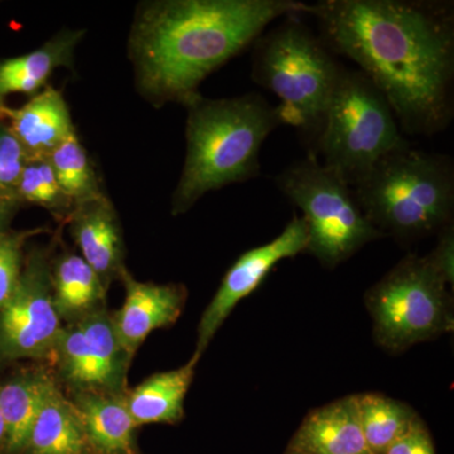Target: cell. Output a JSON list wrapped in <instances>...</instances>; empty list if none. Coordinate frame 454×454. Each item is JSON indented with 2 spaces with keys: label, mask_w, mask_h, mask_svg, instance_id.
Here are the masks:
<instances>
[{
  "label": "cell",
  "mask_w": 454,
  "mask_h": 454,
  "mask_svg": "<svg viewBox=\"0 0 454 454\" xmlns=\"http://www.w3.org/2000/svg\"><path fill=\"white\" fill-rule=\"evenodd\" d=\"M59 230L50 243L26 250L16 289L0 309V369L20 360L49 363L64 324L51 286V259Z\"/></svg>",
  "instance_id": "9c48e42d"
},
{
  "label": "cell",
  "mask_w": 454,
  "mask_h": 454,
  "mask_svg": "<svg viewBox=\"0 0 454 454\" xmlns=\"http://www.w3.org/2000/svg\"><path fill=\"white\" fill-rule=\"evenodd\" d=\"M0 121H7L28 160L49 158L76 131L64 95L51 86L18 109L0 106Z\"/></svg>",
  "instance_id": "5bb4252c"
},
{
  "label": "cell",
  "mask_w": 454,
  "mask_h": 454,
  "mask_svg": "<svg viewBox=\"0 0 454 454\" xmlns=\"http://www.w3.org/2000/svg\"><path fill=\"white\" fill-rule=\"evenodd\" d=\"M83 35L82 29H62L40 49L0 59V106L14 92L35 97L47 88L57 68H73L74 50Z\"/></svg>",
  "instance_id": "d6986e66"
},
{
  "label": "cell",
  "mask_w": 454,
  "mask_h": 454,
  "mask_svg": "<svg viewBox=\"0 0 454 454\" xmlns=\"http://www.w3.org/2000/svg\"><path fill=\"white\" fill-rule=\"evenodd\" d=\"M50 232L47 227L7 231L0 234V309L16 289L25 262L26 247L35 236Z\"/></svg>",
  "instance_id": "d4e9b609"
},
{
  "label": "cell",
  "mask_w": 454,
  "mask_h": 454,
  "mask_svg": "<svg viewBox=\"0 0 454 454\" xmlns=\"http://www.w3.org/2000/svg\"><path fill=\"white\" fill-rule=\"evenodd\" d=\"M51 286L57 315L64 325L107 307L106 284L82 256L73 250L57 252L56 247L51 259Z\"/></svg>",
  "instance_id": "ffe728a7"
},
{
  "label": "cell",
  "mask_w": 454,
  "mask_h": 454,
  "mask_svg": "<svg viewBox=\"0 0 454 454\" xmlns=\"http://www.w3.org/2000/svg\"><path fill=\"white\" fill-rule=\"evenodd\" d=\"M297 0H154L137 8L128 53L137 89L155 107L187 106L200 85L282 17L307 14Z\"/></svg>",
  "instance_id": "7a4b0ae2"
},
{
  "label": "cell",
  "mask_w": 454,
  "mask_h": 454,
  "mask_svg": "<svg viewBox=\"0 0 454 454\" xmlns=\"http://www.w3.org/2000/svg\"><path fill=\"white\" fill-rule=\"evenodd\" d=\"M47 363L22 366L0 382V414L7 432V452L20 454L38 411L56 384Z\"/></svg>",
  "instance_id": "e0dca14e"
},
{
  "label": "cell",
  "mask_w": 454,
  "mask_h": 454,
  "mask_svg": "<svg viewBox=\"0 0 454 454\" xmlns=\"http://www.w3.org/2000/svg\"><path fill=\"white\" fill-rule=\"evenodd\" d=\"M453 278L426 256L406 255L367 289L365 304L373 339L390 354L452 333Z\"/></svg>",
  "instance_id": "8992f818"
},
{
  "label": "cell",
  "mask_w": 454,
  "mask_h": 454,
  "mask_svg": "<svg viewBox=\"0 0 454 454\" xmlns=\"http://www.w3.org/2000/svg\"><path fill=\"white\" fill-rule=\"evenodd\" d=\"M7 452V432H5L4 420L0 414V454Z\"/></svg>",
  "instance_id": "f1b7e54d"
},
{
  "label": "cell",
  "mask_w": 454,
  "mask_h": 454,
  "mask_svg": "<svg viewBox=\"0 0 454 454\" xmlns=\"http://www.w3.org/2000/svg\"><path fill=\"white\" fill-rule=\"evenodd\" d=\"M22 206L18 200L0 199V234L9 230V225Z\"/></svg>",
  "instance_id": "83f0119b"
},
{
  "label": "cell",
  "mask_w": 454,
  "mask_h": 454,
  "mask_svg": "<svg viewBox=\"0 0 454 454\" xmlns=\"http://www.w3.org/2000/svg\"><path fill=\"white\" fill-rule=\"evenodd\" d=\"M284 454H301V453L294 452V450H288V448H286V452Z\"/></svg>",
  "instance_id": "f546056e"
},
{
  "label": "cell",
  "mask_w": 454,
  "mask_h": 454,
  "mask_svg": "<svg viewBox=\"0 0 454 454\" xmlns=\"http://www.w3.org/2000/svg\"><path fill=\"white\" fill-rule=\"evenodd\" d=\"M307 244L309 231L306 223L294 215L273 240L239 256L226 271L219 289L203 310L197 325L196 354L202 356L227 317L244 298L249 297L259 288L278 262L306 253Z\"/></svg>",
  "instance_id": "8fae6325"
},
{
  "label": "cell",
  "mask_w": 454,
  "mask_h": 454,
  "mask_svg": "<svg viewBox=\"0 0 454 454\" xmlns=\"http://www.w3.org/2000/svg\"><path fill=\"white\" fill-rule=\"evenodd\" d=\"M27 160L25 149L9 129L7 122L0 121V199L18 200V182Z\"/></svg>",
  "instance_id": "484cf974"
},
{
  "label": "cell",
  "mask_w": 454,
  "mask_h": 454,
  "mask_svg": "<svg viewBox=\"0 0 454 454\" xmlns=\"http://www.w3.org/2000/svg\"><path fill=\"white\" fill-rule=\"evenodd\" d=\"M201 357L193 352L184 366L153 373L133 389H128L125 404L138 428L149 424L175 426L184 420V402Z\"/></svg>",
  "instance_id": "ac0fdd59"
},
{
  "label": "cell",
  "mask_w": 454,
  "mask_h": 454,
  "mask_svg": "<svg viewBox=\"0 0 454 454\" xmlns=\"http://www.w3.org/2000/svg\"><path fill=\"white\" fill-rule=\"evenodd\" d=\"M186 158L172 196L173 216L186 214L211 191L259 177L260 151L283 122L256 92L188 104Z\"/></svg>",
  "instance_id": "3957f363"
},
{
  "label": "cell",
  "mask_w": 454,
  "mask_h": 454,
  "mask_svg": "<svg viewBox=\"0 0 454 454\" xmlns=\"http://www.w3.org/2000/svg\"><path fill=\"white\" fill-rule=\"evenodd\" d=\"M276 182L280 192L303 212L309 231L306 253L325 269L339 267L365 245L385 238L366 219L354 188L315 155L286 167Z\"/></svg>",
  "instance_id": "ba28073f"
},
{
  "label": "cell",
  "mask_w": 454,
  "mask_h": 454,
  "mask_svg": "<svg viewBox=\"0 0 454 454\" xmlns=\"http://www.w3.org/2000/svg\"><path fill=\"white\" fill-rule=\"evenodd\" d=\"M17 197L22 205L40 206L49 211L64 226L76 207L59 186L49 158L27 160Z\"/></svg>",
  "instance_id": "cb8c5ba5"
},
{
  "label": "cell",
  "mask_w": 454,
  "mask_h": 454,
  "mask_svg": "<svg viewBox=\"0 0 454 454\" xmlns=\"http://www.w3.org/2000/svg\"><path fill=\"white\" fill-rule=\"evenodd\" d=\"M20 454H94L82 418L57 382L47 394Z\"/></svg>",
  "instance_id": "44dd1931"
},
{
  "label": "cell",
  "mask_w": 454,
  "mask_h": 454,
  "mask_svg": "<svg viewBox=\"0 0 454 454\" xmlns=\"http://www.w3.org/2000/svg\"><path fill=\"white\" fill-rule=\"evenodd\" d=\"M300 17H286L254 42L252 79L279 98L283 125L313 148L343 66Z\"/></svg>",
  "instance_id": "5b68a950"
},
{
  "label": "cell",
  "mask_w": 454,
  "mask_h": 454,
  "mask_svg": "<svg viewBox=\"0 0 454 454\" xmlns=\"http://www.w3.org/2000/svg\"><path fill=\"white\" fill-rule=\"evenodd\" d=\"M356 404L361 429L372 454H384L419 418L405 403L382 394H360Z\"/></svg>",
  "instance_id": "7402d4cb"
},
{
  "label": "cell",
  "mask_w": 454,
  "mask_h": 454,
  "mask_svg": "<svg viewBox=\"0 0 454 454\" xmlns=\"http://www.w3.org/2000/svg\"><path fill=\"white\" fill-rule=\"evenodd\" d=\"M133 360L119 340L106 307L64 325L47 364L65 394L122 395L129 389Z\"/></svg>",
  "instance_id": "30bf717a"
},
{
  "label": "cell",
  "mask_w": 454,
  "mask_h": 454,
  "mask_svg": "<svg viewBox=\"0 0 454 454\" xmlns=\"http://www.w3.org/2000/svg\"><path fill=\"white\" fill-rule=\"evenodd\" d=\"M124 303L112 312L113 324L121 345L130 356L153 331L176 324L186 307L188 289L184 284L139 282L129 270L122 274Z\"/></svg>",
  "instance_id": "7c38bea8"
},
{
  "label": "cell",
  "mask_w": 454,
  "mask_h": 454,
  "mask_svg": "<svg viewBox=\"0 0 454 454\" xmlns=\"http://www.w3.org/2000/svg\"><path fill=\"white\" fill-rule=\"evenodd\" d=\"M49 160L59 186L74 206L106 196L94 163L76 131L57 146Z\"/></svg>",
  "instance_id": "603a6c76"
},
{
  "label": "cell",
  "mask_w": 454,
  "mask_h": 454,
  "mask_svg": "<svg viewBox=\"0 0 454 454\" xmlns=\"http://www.w3.org/2000/svg\"><path fill=\"white\" fill-rule=\"evenodd\" d=\"M352 188L366 219L399 241L438 234L453 221L454 168L448 155L406 143Z\"/></svg>",
  "instance_id": "277c9868"
},
{
  "label": "cell",
  "mask_w": 454,
  "mask_h": 454,
  "mask_svg": "<svg viewBox=\"0 0 454 454\" xmlns=\"http://www.w3.org/2000/svg\"><path fill=\"white\" fill-rule=\"evenodd\" d=\"M143 454V453H142Z\"/></svg>",
  "instance_id": "4dcf8cb0"
},
{
  "label": "cell",
  "mask_w": 454,
  "mask_h": 454,
  "mask_svg": "<svg viewBox=\"0 0 454 454\" xmlns=\"http://www.w3.org/2000/svg\"><path fill=\"white\" fill-rule=\"evenodd\" d=\"M65 226H68L80 255L107 289L121 279L128 270L124 234L115 206L106 195L77 205Z\"/></svg>",
  "instance_id": "4fadbf2b"
},
{
  "label": "cell",
  "mask_w": 454,
  "mask_h": 454,
  "mask_svg": "<svg viewBox=\"0 0 454 454\" xmlns=\"http://www.w3.org/2000/svg\"><path fill=\"white\" fill-rule=\"evenodd\" d=\"M389 104L358 70L342 67L310 154L358 184L381 158L406 145Z\"/></svg>",
  "instance_id": "52a82bcc"
},
{
  "label": "cell",
  "mask_w": 454,
  "mask_h": 454,
  "mask_svg": "<svg viewBox=\"0 0 454 454\" xmlns=\"http://www.w3.org/2000/svg\"><path fill=\"white\" fill-rule=\"evenodd\" d=\"M319 38L360 67L408 136L433 137L454 115V17L450 3L322 0L309 4Z\"/></svg>",
  "instance_id": "6da1fadb"
},
{
  "label": "cell",
  "mask_w": 454,
  "mask_h": 454,
  "mask_svg": "<svg viewBox=\"0 0 454 454\" xmlns=\"http://www.w3.org/2000/svg\"><path fill=\"white\" fill-rule=\"evenodd\" d=\"M82 418L94 454H142L138 426L125 404V394H66Z\"/></svg>",
  "instance_id": "2e32d148"
},
{
  "label": "cell",
  "mask_w": 454,
  "mask_h": 454,
  "mask_svg": "<svg viewBox=\"0 0 454 454\" xmlns=\"http://www.w3.org/2000/svg\"><path fill=\"white\" fill-rule=\"evenodd\" d=\"M384 454H437L432 435L420 418L411 429L394 442Z\"/></svg>",
  "instance_id": "4316f807"
},
{
  "label": "cell",
  "mask_w": 454,
  "mask_h": 454,
  "mask_svg": "<svg viewBox=\"0 0 454 454\" xmlns=\"http://www.w3.org/2000/svg\"><path fill=\"white\" fill-rule=\"evenodd\" d=\"M301 454H372L358 418L356 395L310 411L288 444Z\"/></svg>",
  "instance_id": "9a60e30c"
}]
</instances>
